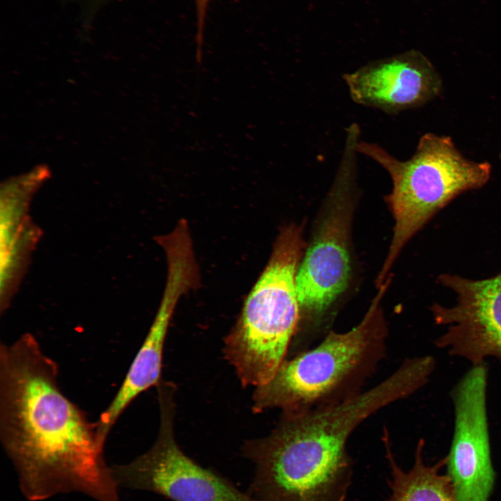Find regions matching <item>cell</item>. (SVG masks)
Wrapping results in <instances>:
<instances>
[{
  "instance_id": "obj_1",
  "label": "cell",
  "mask_w": 501,
  "mask_h": 501,
  "mask_svg": "<svg viewBox=\"0 0 501 501\" xmlns=\"http://www.w3.org/2000/svg\"><path fill=\"white\" fill-rule=\"evenodd\" d=\"M57 363L31 333L0 346V436L29 500L80 492L120 501L96 424L62 392Z\"/></svg>"
},
{
  "instance_id": "obj_2",
  "label": "cell",
  "mask_w": 501,
  "mask_h": 501,
  "mask_svg": "<svg viewBox=\"0 0 501 501\" xmlns=\"http://www.w3.org/2000/svg\"><path fill=\"white\" fill-rule=\"evenodd\" d=\"M379 287L360 321L342 333L331 331L315 347L285 360L271 379L256 388L255 412L279 408L303 412L336 404L361 392L386 350L388 328Z\"/></svg>"
},
{
  "instance_id": "obj_3",
  "label": "cell",
  "mask_w": 501,
  "mask_h": 501,
  "mask_svg": "<svg viewBox=\"0 0 501 501\" xmlns=\"http://www.w3.org/2000/svg\"><path fill=\"white\" fill-rule=\"evenodd\" d=\"M304 248L302 225L281 229L267 266L225 340V356L244 386L267 383L286 360L301 319L296 274Z\"/></svg>"
},
{
  "instance_id": "obj_4",
  "label": "cell",
  "mask_w": 501,
  "mask_h": 501,
  "mask_svg": "<svg viewBox=\"0 0 501 501\" xmlns=\"http://www.w3.org/2000/svg\"><path fill=\"white\" fill-rule=\"evenodd\" d=\"M356 149L380 164L392 182L385 200L395 225L376 281L380 287L408 241L459 194L484 186L491 177L492 167L487 161L465 157L451 137L433 133L422 135L414 154L405 161L373 143L358 141Z\"/></svg>"
},
{
  "instance_id": "obj_5",
  "label": "cell",
  "mask_w": 501,
  "mask_h": 501,
  "mask_svg": "<svg viewBox=\"0 0 501 501\" xmlns=\"http://www.w3.org/2000/svg\"><path fill=\"white\" fill-rule=\"evenodd\" d=\"M243 453L254 466L247 493L260 501H344L352 478L347 444L280 420Z\"/></svg>"
},
{
  "instance_id": "obj_6",
  "label": "cell",
  "mask_w": 501,
  "mask_h": 501,
  "mask_svg": "<svg viewBox=\"0 0 501 501\" xmlns=\"http://www.w3.org/2000/svg\"><path fill=\"white\" fill-rule=\"evenodd\" d=\"M358 139L354 133L347 134L334 183L296 274L301 319L313 323L321 319L350 280L351 224Z\"/></svg>"
},
{
  "instance_id": "obj_7",
  "label": "cell",
  "mask_w": 501,
  "mask_h": 501,
  "mask_svg": "<svg viewBox=\"0 0 501 501\" xmlns=\"http://www.w3.org/2000/svg\"><path fill=\"white\" fill-rule=\"evenodd\" d=\"M158 398L156 440L133 461L111 467L118 486L153 492L172 501H260L182 451L174 434L173 391L161 390Z\"/></svg>"
},
{
  "instance_id": "obj_8",
  "label": "cell",
  "mask_w": 501,
  "mask_h": 501,
  "mask_svg": "<svg viewBox=\"0 0 501 501\" xmlns=\"http://www.w3.org/2000/svg\"><path fill=\"white\" fill-rule=\"evenodd\" d=\"M488 368L472 367L453 388V438L446 466L456 501H488L495 482L487 413Z\"/></svg>"
},
{
  "instance_id": "obj_9",
  "label": "cell",
  "mask_w": 501,
  "mask_h": 501,
  "mask_svg": "<svg viewBox=\"0 0 501 501\" xmlns=\"http://www.w3.org/2000/svg\"><path fill=\"white\" fill-rule=\"evenodd\" d=\"M438 279L457 298L452 307L438 303L431 307L434 322L447 326L435 346L472 365L488 357L501 363V273L484 280L444 273Z\"/></svg>"
},
{
  "instance_id": "obj_10",
  "label": "cell",
  "mask_w": 501,
  "mask_h": 501,
  "mask_svg": "<svg viewBox=\"0 0 501 501\" xmlns=\"http://www.w3.org/2000/svg\"><path fill=\"white\" fill-rule=\"evenodd\" d=\"M342 78L354 102L390 114L423 106L443 90L439 72L414 49L371 61Z\"/></svg>"
},
{
  "instance_id": "obj_11",
  "label": "cell",
  "mask_w": 501,
  "mask_h": 501,
  "mask_svg": "<svg viewBox=\"0 0 501 501\" xmlns=\"http://www.w3.org/2000/svg\"><path fill=\"white\" fill-rule=\"evenodd\" d=\"M167 279L157 315L115 397L95 422L104 443L113 426L130 403L141 393L160 383L165 339L179 299L198 284L195 260L182 253L167 257Z\"/></svg>"
},
{
  "instance_id": "obj_12",
  "label": "cell",
  "mask_w": 501,
  "mask_h": 501,
  "mask_svg": "<svg viewBox=\"0 0 501 501\" xmlns=\"http://www.w3.org/2000/svg\"><path fill=\"white\" fill-rule=\"evenodd\" d=\"M383 440L391 470V493L388 501H456L450 479L447 475L440 473L441 468L446 466L447 456L434 465H427L422 456L424 440L420 439L417 445L413 466L405 472L396 463L386 429Z\"/></svg>"
},
{
  "instance_id": "obj_13",
  "label": "cell",
  "mask_w": 501,
  "mask_h": 501,
  "mask_svg": "<svg viewBox=\"0 0 501 501\" xmlns=\"http://www.w3.org/2000/svg\"><path fill=\"white\" fill-rule=\"evenodd\" d=\"M212 0H194L196 11L197 31L196 35V57L201 60L204 31L208 7Z\"/></svg>"
},
{
  "instance_id": "obj_14",
  "label": "cell",
  "mask_w": 501,
  "mask_h": 501,
  "mask_svg": "<svg viewBox=\"0 0 501 501\" xmlns=\"http://www.w3.org/2000/svg\"><path fill=\"white\" fill-rule=\"evenodd\" d=\"M499 157H500V162H501V152H500V153Z\"/></svg>"
}]
</instances>
